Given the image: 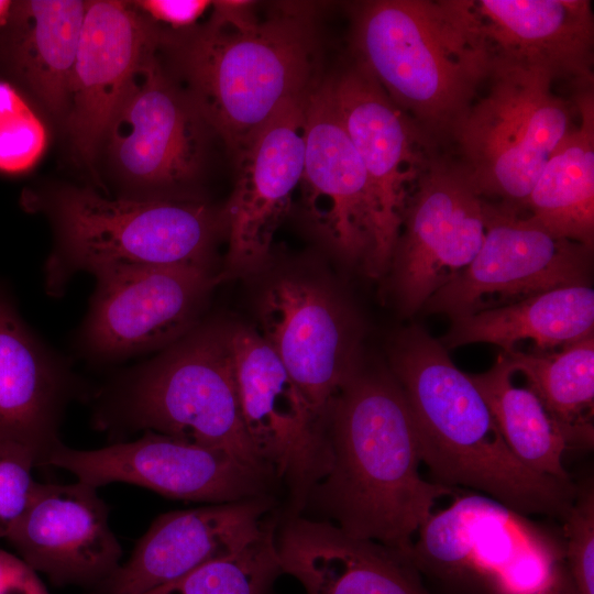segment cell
<instances>
[{"label":"cell","mask_w":594,"mask_h":594,"mask_svg":"<svg viewBox=\"0 0 594 594\" xmlns=\"http://www.w3.org/2000/svg\"><path fill=\"white\" fill-rule=\"evenodd\" d=\"M326 428L330 469L306 508L408 557L437 499L454 490L420 476L416 424L392 372L358 369L336 397Z\"/></svg>","instance_id":"6da1fadb"},{"label":"cell","mask_w":594,"mask_h":594,"mask_svg":"<svg viewBox=\"0 0 594 594\" xmlns=\"http://www.w3.org/2000/svg\"><path fill=\"white\" fill-rule=\"evenodd\" d=\"M207 24L175 36L176 66L207 127L237 161L255 134L317 78V44L306 8L258 20L250 1H215Z\"/></svg>","instance_id":"7a4b0ae2"},{"label":"cell","mask_w":594,"mask_h":594,"mask_svg":"<svg viewBox=\"0 0 594 594\" xmlns=\"http://www.w3.org/2000/svg\"><path fill=\"white\" fill-rule=\"evenodd\" d=\"M392 374L416 424L421 462L437 483L464 486L524 515L563 518L572 481L526 468L505 443L471 376L419 327L402 332L391 349Z\"/></svg>","instance_id":"3957f363"},{"label":"cell","mask_w":594,"mask_h":594,"mask_svg":"<svg viewBox=\"0 0 594 594\" xmlns=\"http://www.w3.org/2000/svg\"><path fill=\"white\" fill-rule=\"evenodd\" d=\"M351 48L408 119L422 148L449 153L492 68L462 0L358 2Z\"/></svg>","instance_id":"277c9868"},{"label":"cell","mask_w":594,"mask_h":594,"mask_svg":"<svg viewBox=\"0 0 594 594\" xmlns=\"http://www.w3.org/2000/svg\"><path fill=\"white\" fill-rule=\"evenodd\" d=\"M95 420L101 430H150L212 448L270 475L244 429L232 326L196 324L108 389Z\"/></svg>","instance_id":"5b68a950"},{"label":"cell","mask_w":594,"mask_h":594,"mask_svg":"<svg viewBox=\"0 0 594 594\" xmlns=\"http://www.w3.org/2000/svg\"><path fill=\"white\" fill-rule=\"evenodd\" d=\"M51 218L55 246L44 287L64 295L79 273L130 265L212 264L221 213L185 195L110 199L90 188L64 187L37 206Z\"/></svg>","instance_id":"8992f818"},{"label":"cell","mask_w":594,"mask_h":594,"mask_svg":"<svg viewBox=\"0 0 594 594\" xmlns=\"http://www.w3.org/2000/svg\"><path fill=\"white\" fill-rule=\"evenodd\" d=\"M538 69L492 62L448 154L486 200L526 212L546 162L574 127L578 107Z\"/></svg>","instance_id":"52a82bcc"},{"label":"cell","mask_w":594,"mask_h":594,"mask_svg":"<svg viewBox=\"0 0 594 594\" xmlns=\"http://www.w3.org/2000/svg\"><path fill=\"white\" fill-rule=\"evenodd\" d=\"M408 558L415 568L486 594H553L572 584L550 531L480 494L430 514Z\"/></svg>","instance_id":"ba28073f"},{"label":"cell","mask_w":594,"mask_h":594,"mask_svg":"<svg viewBox=\"0 0 594 594\" xmlns=\"http://www.w3.org/2000/svg\"><path fill=\"white\" fill-rule=\"evenodd\" d=\"M241 416L253 450L288 494V517L300 515L327 475L326 421L256 330L232 326Z\"/></svg>","instance_id":"9c48e42d"},{"label":"cell","mask_w":594,"mask_h":594,"mask_svg":"<svg viewBox=\"0 0 594 594\" xmlns=\"http://www.w3.org/2000/svg\"><path fill=\"white\" fill-rule=\"evenodd\" d=\"M485 201L452 155L427 153L388 268L403 312L418 311L475 257L485 235Z\"/></svg>","instance_id":"30bf717a"},{"label":"cell","mask_w":594,"mask_h":594,"mask_svg":"<svg viewBox=\"0 0 594 594\" xmlns=\"http://www.w3.org/2000/svg\"><path fill=\"white\" fill-rule=\"evenodd\" d=\"M96 288L79 332L81 350L118 362L165 349L196 324L217 283L212 264L130 265L94 275Z\"/></svg>","instance_id":"8fae6325"},{"label":"cell","mask_w":594,"mask_h":594,"mask_svg":"<svg viewBox=\"0 0 594 594\" xmlns=\"http://www.w3.org/2000/svg\"><path fill=\"white\" fill-rule=\"evenodd\" d=\"M592 254L593 248L552 234L529 213L486 200L481 249L424 307L453 319L482 310L491 298L503 306L560 287L590 285Z\"/></svg>","instance_id":"7c38bea8"},{"label":"cell","mask_w":594,"mask_h":594,"mask_svg":"<svg viewBox=\"0 0 594 594\" xmlns=\"http://www.w3.org/2000/svg\"><path fill=\"white\" fill-rule=\"evenodd\" d=\"M45 465L66 470L96 488L125 483L169 498L208 504L268 495L275 482L226 452L150 430L136 440L92 450L61 443Z\"/></svg>","instance_id":"4fadbf2b"},{"label":"cell","mask_w":594,"mask_h":594,"mask_svg":"<svg viewBox=\"0 0 594 594\" xmlns=\"http://www.w3.org/2000/svg\"><path fill=\"white\" fill-rule=\"evenodd\" d=\"M207 124L155 54L135 73L107 130L108 152L136 198L178 196L201 167Z\"/></svg>","instance_id":"5bb4252c"},{"label":"cell","mask_w":594,"mask_h":594,"mask_svg":"<svg viewBox=\"0 0 594 594\" xmlns=\"http://www.w3.org/2000/svg\"><path fill=\"white\" fill-rule=\"evenodd\" d=\"M258 334L326 421L359 369V334L349 310L328 287L285 275L272 280L257 304Z\"/></svg>","instance_id":"9a60e30c"},{"label":"cell","mask_w":594,"mask_h":594,"mask_svg":"<svg viewBox=\"0 0 594 594\" xmlns=\"http://www.w3.org/2000/svg\"><path fill=\"white\" fill-rule=\"evenodd\" d=\"M305 218L343 262L370 271L376 213L370 179L332 101L327 79L308 92L299 186Z\"/></svg>","instance_id":"2e32d148"},{"label":"cell","mask_w":594,"mask_h":594,"mask_svg":"<svg viewBox=\"0 0 594 594\" xmlns=\"http://www.w3.org/2000/svg\"><path fill=\"white\" fill-rule=\"evenodd\" d=\"M327 82L370 179L376 237L367 275L380 277L389 268L406 202L427 152L405 114L354 57Z\"/></svg>","instance_id":"e0dca14e"},{"label":"cell","mask_w":594,"mask_h":594,"mask_svg":"<svg viewBox=\"0 0 594 594\" xmlns=\"http://www.w3.org/2000/svg\"><path fill=\"white\" fill-rule=\"evenodd\" d=\"M308 92L288 100L235 161L237 183L221 212L228 239L224 276L252 274L268 262L302 174Z\"/></svg>","instance_id":"ac0fdd59"},{"label":"cell","mask_w":594,"mask_h":594,"mask_svg":"<svg viewBox=\"0 0 594 594\" xmlns=\"http://www.w3.org/2000/svg\"><path fill=\"white\" fill-rule=\"evenodd\" d=\"M54 585L97 588L120 566L122 548L97 488L82 482L38 483L7 537Z\"/></svg>","instance_id":"d6986e66"},{"label":"cell","mask_w":594,"mask_h":594,"mask_svg":"<svg viewBox=\"0 0 594 594\" xmlns=\"http://www.w3.org/2000/svg\"><path fill=\"white\" fill-rule=\"evenodd\" d=\"M160 41L131 2L86 1L67 108L70 140L84 161L94 160L135 73Z\"/></svg>","instance_id":"ffe728a7"},{"label":"cell","mask_w":594,"mask_h":594,"mask_svg":"<svg viewBox=\"0 0 594 594\" xmlns=\"http://www.w3.org/2000/svg\"><path fill=\"white\" fill-rule=\"evenodd\" d=\"M272 494L160 515L129 560L97 594H141L212 560L232 554L260 537L271 521Z\"/></svg>","instance_id":"44dd1931"},{"label":"cell","mask_w":594,"mask_h":594,"mask_svg":"<svg viewBox=\"0 0 594 594\" xmlns=\"http://www.w3.org/2000/svg\"><path fill=\"white\" fill-rule=\"evenodd\" d=\"M491 62L538 69L574 91L594 87L588 0H462Z\"/></svg>","instance_id":"7402d4cb"},{"label":"cell","mask_w":594,"mask_h":594,"mask_svg":"<svg viewBox=\"0 0 594 594\" xmlns=\"http://www.w3.org/2000/svg\"><path fill=\"white\" fill-rule=\"evenodd\" d=\"M78 393L67 364L31 331L0 282V441L28 449L44 466Z\"/></svg>","instance_id":"603a6c76"},{"label":"cell","mask_w":594,"mask_h":594,"mask_svg":"<svg viewBox=\"0 0 594 594\" xmlns=\"http://www.w3.org/2000/svg\"><path fill=\"white\" fill-rule=\"evenodd\" d=\"M275 543L283 574L305 594H430L405 553L326 519L287 517Z\"/></svg>","instance_id":"cb8c5ba5"},{"label":"cell","mask_w":594,"mask_h":594,"mask_svg":"<svg viewBox=\"0 0 594 594\" xmlns=\"http://www.w3.org/2000/svg\"><path fill=\"white\" fill-rule=\"evenodd\" d=\"M593 330L594 290L590 285H576L453 318L439 341L447 350L491 343L508 352L519 341L531 340L546 352L588 338Z\"/></svg>","instance_id":"d4e9b609"},{"label":"cell","mask_w":594,"mask_h":594,"mask_svg":"<svg viewBox=\"0 0 594 594\" xmlns=\"http://www.w3.org/2000/svg\"><path fill=\"white\" fill-rule=\"evenodd\" d=\"M86 1L14 2L8 54L15 73L53 114L67 112Z\"/></svg>","instance_id":"484cf974"},{"label":"cell","mask_w":594,"mask_h":594,"mask_svg":"<svg viewBox=\"0 0 594 594\" xmlns=\"http://www.w3.org/2000/svg\"><path fill=\"white\" fill-rule=\"evenodd\" d=\"M579 121L542 167L526 212L552 234L594 245V87L575 91Z\"/></svg>","instance_id":"4316f807"},{"label":"cell","mask_w":594,"mask_h":594,"mask_svg":"<svg viewBox=\"0 0 594 594\" xmlns=\"http://www.w3.org/2000/svg\"><path fill=\"white\" fill-rule=\"evenodd\" d=\"M514 371L501 353L486 372L470 375L512 453L531 471L571 481L563 465L565 437L538 395L513 383Z\"/></svg>","instance_id":"83f0119b"},{"label":"cell","mask_w":594,"mask_h":594,"mask_svg":"<svg viewBox=\"0 0 594 594\" xmlns=\"http://www.w3.org/2000/svg\"><path fill=\"white\" fill-rule=\"evenodd\" d=\"M560 426L569 448L593 446L594 338L559 351L502 352Z\"/></svg>","instance_id":"f1b7e54d"},{"label":"cell","mask_w":594,"mask_h":594,"mask_svg":"<svg viewBox=\"0 0 594 594\" xmlns=\"http://www.w3.org/2000/svg\"><path fill=\"white\" fill-rule=\"evenodd\" d=\"M277 525L275 517L260 537L239 551L141 594H273L283 575L275 543Z\"/></svg>","instance_id":"f546056e"},{"label":"cell","mask_w":594,"mask_h":594,"mask_svg":"<svg viewBox=\"0 0 594 594\" xmlns=\"http://www.w3.org/2000/svg\"><path fill=\"white\" fill-rule=\"evenodd\" d=\"M46 146L42 120L12 85L0 80V172L14 175L30 170Z\"/></svg>","instance_id":"4dcf8cb0"},{"label":"cell","mask_w":594,"mask_h":594,"mask_svg":"<svg viewBox=\"0 0 594 594\" xmlns=\"http://www.w3.org/2000/svg\"><path fill=\"white\" fill-rule=\"evenodd\" d=\"M563 552L568 575L576 594H594V491L578 488L563 517Z\"/></svg>","instance_id":"1f68e13d"},{"label":"cell","mask_w":594,"mask_h":594,"mask_svg":"<svg viewBox=\"0 0 594 594\" xmlns=\"http://www.w3.org/2000/svg\"><path fill=\"white\" fill-rule=\"evenodd\" d=\"M35 466L28 449L0 441V538L9 536L30 503L36 485Z\"/></svg>","instance_id":"d6a6232c"},{"label":"cell","mask_w":594,"mask_h":594,"mask_svg":"<svg viewBox=\"0 0 594 594\" xmlns=\"http://www.w3.org/2000/svg\"><path fill=\"white\" fill-rule=\"evenodd\" d=\"M151 20L188 30L212 6L208 0H140L131 2Z\"/></svg>","instance_id":"836d02e7"},{"label":"cell","mask_w":594,"mask_h":594,"mask_svg":"<svg viewBox=\"0 0 594 594\" xmlns=\"http://www.w3.org/2000/svg\"><path fill=\"white\" fill-rule=\"evenodd\" d=\"M0 594H51L23 559L0 549Z\"/></svg>","instance_id":"e575fe53"},{"label":"cell","mask_w":594,"mask_h":594,"mask_svg":"<svg viewBox=\"0 0 594 594\" xmlns=\"http://www.w3.org/2000/svg\"><path fill=\"white\" fill-rule=\"evenodd\" d=\"M14 2L9 0H0V30L4 29L11 16Z\"/></svg>","instance_id":"d590c367"},{"label":"cell","mask_w":594,"mask_h":594,"mask_svg":"<svg viewBox=\"0 0 594 594\" xmlns=\"http://www.w3.org/2000/svg\"><path fill=\"white\" fill-rule=\"evenodd\" d=\"M553 594H576L572 584L566 585L562 590Z\"/></svg>","instance_id":"8d00e7d4"}]
</instances>
